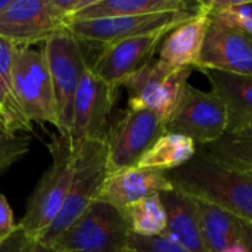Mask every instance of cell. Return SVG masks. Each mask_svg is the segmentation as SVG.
<instances>
[{
	"instance_id": "13",
	"label": "cell",
	"mask_w": 252,
	"mask_h": 252,
	"mask_svg": "<svg viewBox=\"0 0 252 252\" xmlns=\"http://www.w3.org/2000/svg\"><path fill=\"white\" fill-rule=\"evenodd\" d=\"M210 16V15H208ZM252 75V34L210 16L199 63L195 69Z\"/></svg>"
},
{
	"instance_id": "18",
	"label": "cell",
	"mask_w": 252,
	"mask_h": 252,
	"mask_svg": "<svg viewBox=\"0 0 252 252\" xmlns=\"http://www.w3.org/2000/svg\"><path fill=\"white\" fill-rule=\"evenodd\" d=\"M210 81L213 93L221 99L227 112V131L252 126V75H238L217 69H198Z\"/></svg>"
},
{
	"instance_id": "1",
	"label": "cell",
	"mask_w": 252,
	"mask_h": 252,
	"mask_svg": "<svg viewBox=\"0 0 252 252\" xmlns=\"http://www.w3.org/2000/svg\"><path fill=\"white\" fill-rule=\"evenodd\" d=\"M167 177L174 189L216 204L252 224V170L229 167L196 152Z\"/></svg>"
},
{
	"instance_id": "2",
	"label": "cell",
	"mask_w": 252,
	"mask_h": 252,
	"mask_svg": "<svg viewBox=\"0 0 252 252\" xmlns=\"http://www.w3.org/2000/svg\"><path fill=\"white\" fill-rule=\"evenodd\" d=\"M47 148L52 164L35 185L25 214L18 223V227L34 242H38L58 219L68 195L75 161V151L65 136H52Z\"/></svg>"
},
{
	"instance_id": "12",
	"label": "cell",
	"mask_w": 252,
	"mask_h": 252,
	"mask_svg": "<svg viewBox=\"0 0 252 252\" xmlns=\"http://www.w3.org/2000/svg\"><path fill=\"white\" fill-rule=\"evenodd\" d=\"M66 28L49 0H10L0 13V37L15 46L44 43Z\"/></svg>"
},
{
	"instance_id": "19",
	"label": "cell",
	"mask_w": 252,
	"mask_h": 252,
	"mask_svg": "<svg viewBox=\"0 0 252 252\" xmlns=\"http://www.w3.org/2000/svg\"><path fill=\"white\" fill-rule=\"evenodd\" d=\"M195 199L202 238L210 252H221L233 245H247L250 224L224 208Z\"/></svg>"
},
{
	"instance_id": "5",
	"label": "cell",
	"mask_w": 252,
	"mask_h": 252,
	"mask_svg": "<svg viewBox=\"0 0 252 252\" xmlns=\"http://www.w3.org/2000/svg\"><path fill=\"white\" fill-rule=\"evenodd\" d=\"M13 92L21 111L32 124H52L58 128V109L46 56L32 46H15Z\"/></svg>"
},
{
	"instance_id": "24",
	"label": "cell",
	"mask_w": 252,
	"mask_h": 252,
	"mask_svg": "<svg viewBox=\"0 0 252 252\" xmlns=\"http://www.w3.org/2000/svg\"><path fill=\"white\" fill-rule=\"evenodd\" d=\"M133 235L142 238H158L165 233L167 213L159 195L145 198L124 211Z\"/></svg>"
},
{
	"instance_id": "28",
	"label": "cell",
	"mask_w": 252,
	"mask_h": 252,
	"mask_svg": "<svg viewBox=\"0 0 252 252\" xmlns=\"http://www.w3.org/2000/svg\"><path fill=\"white\" fill-rule=\"evenodd\" d=\"M30 252H63V251H58L52 247H47V245H43L40 242H32L31 244V248H30Z\"/></svg>"
},
{
	"instance_id": "4",
	"label": "cell",
	"mask_w": 252,
	"mask_h": 252,
	"mask_svg": "<svg viewBox=\"0 0 252 252\" xmlns=\"http://www.w3.org/2000/svg\"><path fill=\"white\" fill-rule=\"evenodd\" d=\"M74 151L75 161L68 195L58 219L38 241L43 245H49L55 241L99 199L100 190L109 174L103 142L87 140Z\"/></svg>"
},
{
	"instance_id": "11",
	"label": "cell",
	"mask_w": 252,
	"mask_h": 252,
	"mask_svg": "<svg viewBox=\"0 0 252 252\" xmlns=\"http://www.w3.org/2000/svg\"><path fill=\"white\" fill-rule=\"evenodd\" d=\"M117 97L118 90L109 87L87 66L74 97L68 134L72 149H78L87 140H105L111 124L109 115Z\"/></svg>"
},
{
	"instance_id": "17",
	"label": "cell",
	"mask_w": 252,
	"mask_h": 252,
	"mask_svg": "<svg viewBox=\"0 0 252 252\" xmlns=\"http://www.w3.org/2000/svg\"><path fill=\"white\" fill-rule=\"evenodd\" d=\"M167 213V229L162 235L189 252H210L202 238L195 199L171 189L159 195Z\"/></svg>"
},
{
	"instance_id": "26",
	"label": "cell",
	"mask_w": 252,
	"mask_h": 252,
	"mask_svg": "<svg viewBox=\"0 0 252 252\" xmlns=\"http://www.w3.org/2000/svg\"><path fill=\"white\" fill-rule=\"evenodd\" d=\"M16 229H18V224L15 223L13 211L6 196L0 193V244L6 241Z\"/></svg>"
},
{
	"instance_id": "30",
	"label": "cell",
	"mask_w": 252,
	"mask_h": 252,
	"mask_svg": "<svg viewBox=\"0 0 252 252\" xmlns=\"http://www.w3.org/2000/svg\"><path fill=\"white\" fill-rule=\"evenodd\" d=\"M221 252H248V248H247V245H233Z\"/></svg>"
},
{
	"instance_id": "14",
	"label": "cell",
	"mask_w": 252,
	"mask_h": 252,
	"mask_svg": "<svg viewBox=\"0 0 252 252\" xmlns=\"http://www.w3.org/2000/svg\"><path fill=\"white\" fill-rule=\"evenodd\" d=\"M165 34L140 35L106 46L100 49L93 62H89V66L102 81L114 90H118L130 77L154 59Z\"/></svg>"
},
{
	"instance_id": "9",
	"label": "cell",
	"mask_w": 252,
	"mask_h": 252,
	"mask_svg": "<svg viewBox=\"0 0 252 252\" xmlns=\"http://www.w3.org/2000/svg\"><path fill=\"white\" fill-rule=\"evenodd\" d=\"M192 71V68H173L159 59H152L123 84L128 93V108L154 111L167 123Z\"/></svg>"
},
{
	"instance_id": "3",
	"label": "cell",
	"mask_w": 252,
	"mask_h": 252,
	"mask_svg": "<svg viewBox=\"0 0 252 252\" xmlns=\"http://www.w3.org/2000/svg\"><path fill=\"white\" fill-rule=\"evenodd\" d=\"M130 235L126 214L96 201L47 247L63 252H120L128 248Z\"/></svg>"
},
{
	"instance_id": "23",
	"label": "cell",
	"mask_w": 252,
	"mask_h": 252,
	"mask_svg": "<svg viewBox=\"0 0 252 252\" xmlns=\"http://www.w3.org/2000/svg\"><path fill=\"white\" fill-rule=\"evenodd\" d=\"M196 152L229 167L252 170V126L226 133L213 143L196 146Z\"/></svg>"
},
{
	"instance_id": "8",
	"label": "cell",
	"mask_w": 252,
	"mask_h": 252,
	"mask_svg": "<svg viewBox=\"0 0 252 252\" xmlns=\"http://www.w3.org/2000/svg\"><path fill=\"white\" fill-rule=\"evenodd\" d=\"M196 13L198 1L193 7L177 12L72 21L68 28L83 44H93L103 49L123 40L157 32H168Z\"/></svg>"
},
{
	"instance_id": "16",
	"label": "cell",
	"mask_w": 252,
	"mask_h": 252,
	"mask_svg": "<svg viewBox=\"0 0 252 252\" xmlns=\"http://www.w3.org/2000/svg\"><path fill=\"white\" fill-rule=\"evenodd\" d=\"M208 22V12L198 1V13L165 34L159 44L158 59L173 68L195 69L199 63Z\"/></svg>"
},
{
	"instance_id": "22",
	"label": "cell",
	"mask_w": 252,
	"mask_h": 252,
	"mask_svg": "<svg viewBox=\"0 0 252 252\" xmlns=\"http://www.w3.org/2000/svg\"><path fill=\"white\" fill-rule=\"evenodd\" d=\"M13 50L15 44L0 37V117L12 133L32 131L31 123L21 111L13 92Z\"/></svg>"
},
{
	"instance_id": "25",
	"label": "cell",
	"mask_w": 252,
	"mask_h": 252,
	"mask_svg": "<svg viewBox=\"0 0 252 252\" xmlns=\"http://www.w3.org/2000/svg\"><path fill=\"white\" fill-rule=\"evenodd\" d=\"M128 248H133L137 252H189L168 238H142L137 235H130Z\"/></svg>"
},
{
	"instance_id": "32",
	"label": "cell",
	"mask_w": 252,
	"mask_h": 252,
	"mask_svg": "<svg viewBox=\"0 0 252 252\" xmlns=\"http://www.w3.org/2000/svg\"><path fill=\"white\" fill-rule=\"evenodd\" d=\"M9 1H10V0H0V13L6 9V6L9 4Z\"/></svg>"
},
{
	"instance_id": "10",
	"label": "cell",
	"mask_w": 252,
	"mask_h": 252,
	"mask_svg": "<svg viewBox=\"0 0 252 252\" xmlns=\"http://www.w3.org/2000/svg\"><path fill=\"white\" fill-rule=\"evenodd\" d=\"M227 131L226 106L213 92L207 93L189 83L165 123V133L189 137L196 146L219 140Z\"/></svg>"
},
{
	"instance_id": "29",
	"label": "cell",
	"mask_w": 252,
	"mask_h": 252,
	"mask_svg": "<svg viewBox=\"0 0 252 252\" xmlns=\"http://www.w3.org/2000/svg\"><path fill=\"white\" fill-rule=\"evenodd\" d=\"M13 136H15V133H12L9 130V127L6 126V123L0 117V139H9V137H13Z\"/></svg>"
},
{
	"instance_id": "21",
	"label": "cell",
	"mask_w": 252,
	"mask_h": 252,
	"mask_svg": "<svg viewBox=\"0 0 252 252\" xmlns=\"http://www.w3.org/2000/svg\"><path fill=\"white\" fill-rule=\"evenodd\" d=\"M195 155V142L180 134L165 133L146 151L136 167L168 173L188 164Z\"/></svg>"
},
{
	"instance_id": "27",
	"label": "cell",
	"mask_w": 252,
	"mask_h": 252,
	"mask_svg": "<svg viewBox=\"0 0 252 252\" xmlns=\"http://www.w3.org/2000/svg\"><path fill=\"white\" fill-rule=\"evenodd\" d=\"M31 241L19 227L6 239L0 244V252H30Z\"/></svg>"
},
{
	"instance_id": "31",
	"label": "cell",
	"mask_w": 252,
	"mask_h": 252,
	"mask_svg": "<svg viewBox=\"0 0 252 252\" xmlns=\"http://www.w3.org/2000/svg\"><path fill=\"white\" fill-rule=\"evenodd\" d=\"M247 248H248V252H252V224H250V229H248V238H247Z\"/></svg>"
},
{
	"instance_id": "33",
	"label": "cell",
	"mask_w": 252,
	"mask_h": 252,
	"mask_svg": "<svg viewBox=\"0 0 252 252\" xmlns=\"http://www.w3.org/2000/svg\"><path fill=\"white\" fill-rule=\"evenodd\" d=\"M120 252H137V251H134L133 248H126V250H123V251H120Z\"/></svg>"
},
{
	"instance_id": "7",
	"label": "cell",
	"mask_w": 252,
	"mask_h": 252,
	"mask_svg": "<svg viewBox=\"0 0 252 252\" xmlns=\"http://www.w3.org/2000/svg\"><path fill=\"white\" fill-rule=\"evenodd\" d=\"M162 134H165V123L157 112L130 108L123 111L109 124L103 140L108 171L115 173L136 167L139 159Z\"/></svg>"
},
{
	"instance_id": "20",
	"label": "cell",
	"mask_w": 252,
	"mask_h": 252,
	"mask_svg": "<svg viewBox=\"0 0 252 252\" xmlns=\"http://www.w3.org/2000/svg\"><path fill=\"white\" fill-rule=\"evenodd\" d=\"M193 6L195 3L186 0H96L94 4L80 12L72 21L177 12Z\"/></svg>"
},
{
	"instance_id": "6",
	"label": "cell",
	"mask_w": 252,
	"mask_h": 252,
	"mask_svg": "<svg viewBox=\"0 0 252 252\" xmlns=\"http://www.w3.org/2000/svg\"><path fill=\"white\" fill-rule=\"evenodd\" d=\"M49 66L58 109V131L68 137L71 130L74 97L80 80L89 66L81 41L69 28L55 34L41 47Z\"/></svg>"
},
{
	"instance_id": "15",
	"label": "cell",
	"mask_w": 252,
	"mask_h": 252,
	"mask_svg": "<svg viewBox=\"0 0 252 252\" xmlns=\"http://www.w3.org/2000/svg\"><path fill=\"white\" fill-rule=\"evenodd\" d=\"M171 189H174V186L168 180L167 173L130 167L108 174L97 201L111 204L124 213L130 205Z\"/></svg>"
}]
</instances>
